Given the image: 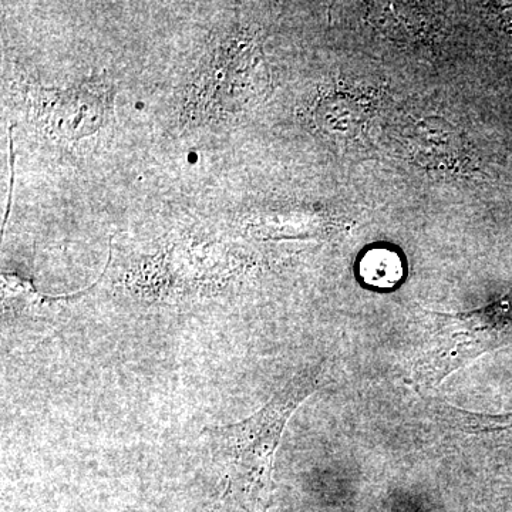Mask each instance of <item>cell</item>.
<instances>
[{"label": "cell", "mask_w": 512, "mask_h": 512, "mask_svg": "<svg viewBox=\"0 0 512 512\" xmlns=\"http://www.w3.org/2000/svg\"><path fill=\"white\" fill-rule=\"evenodd\" d=\"M323 365L298 373L254 416L210 433L212 464L220 470L222 512H262L272 490L276 450L292 414L320 384Z\"/></svg>", "instance_id": "cell-1"}, {"label": "cell", "mask_w": 512, "mask_h": 512, "mask_svg": "<svg viewBox=\"0 0 512 512\" xmlns=\"http://www.w3.org/2000/svg\"><path fill=\"white\" fill-rule=\"evenodd\" d=\"M430 313L436 318V330L430 348L417 363V375L423 382L441 383L477 357L511 343L508 302H497L476 312Z\"/></svg>", "instance_id": "cell-2"}, {"label": "cell", "mask_w": 512, "mask_h": 512, "mask_svg": "<svg viewBox=\"0 0 512 512\" xmlns=\"http://www.w3.org/2000/svg\"><path fill=\"white\" fill-rule=\"evenodd\" d=\"M57 100L53 116L55 126L64 137L77 138L93 133L100 126L103 101L89 90H72Z\"/></svg>", "instance_id": "cell-3"}, {"label": "cell", "mask_w": 512, "mask_h": 512, "mask_svg": "<svg viewBox=\"0 0 512 512\" xmlns=\"http://www.w3.org/2000/svg\"><path fill=\"white\" fill-rule=\"evenodd\" d=\"M446 124L427 120L419 124L413 134V151L423 163H453L458 156V138Z\"/></svg>", "instance_id": "cell-4"}, {"label": "cell", "mask_w": 512, "mask_h": 512, "mask_svg": "<svg viewBox=\"0 0 512 512\" xmlns=\"http://www.w3.org/2000/svg\"><path fill=\"white\" fill-rule=\"evenodd\" d=\"M365 113L352 97L330 96L318 109L319 126L333 137H353L362 130Z\"/></svg>", "instance_id": "cell-5"}, {"label": "cell", "mask_w": 512, "mask_h": 512, "mask_svg": "<svg viewBox=\"0 0 512 512\" xmlns=\"http://www.w3.org/2000/svg\"><path fill=\"white\" fill-rule=\"evenodd\" d=\"M454 430L460 436L476 439L512 440V413L481 414L458 410Z\"/></svg>", "instance_id": "cell-6"}, {"label": "cell", "mask_w": 512, "mask_h": 512, "mask_svg": "<svg viewBox=\"0 0 512 512\" xmlns=\"http://www.w3.org/2000/svg\"><path fill=\"white\" fill-rule=\"evenodd\" d=\"M360 276L376 288H392L403 278L402 259L392 249H370L360 262Z\"/></svg>", "instance_id": "cell-7"}]
</instances>
